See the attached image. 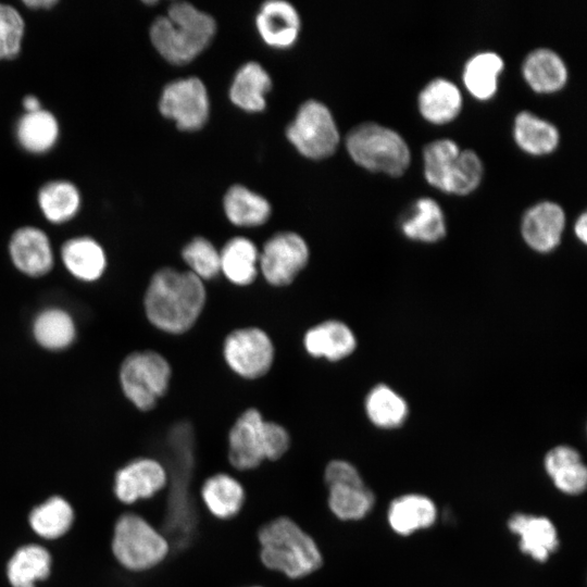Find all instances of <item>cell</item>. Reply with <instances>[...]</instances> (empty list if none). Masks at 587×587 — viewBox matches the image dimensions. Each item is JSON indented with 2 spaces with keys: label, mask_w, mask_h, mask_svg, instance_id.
<instances>
[{
  "label": "cell",
  "mask_w": 587,
  "mask_h": 587,
  "mask_svg": "<svg viewBox=\"0 0 587 587\" xmlns=\"http://www.w3.org/2000/svg\"><path fill=\"white\" fill-rule=\"evenodd\" d=\"M207 302L204 282L189 271L161 267L150 277L142 307L147 321L155 329L170 335L190 330Z\"/></svg>",
  "instance_id": "cell-1"
},
{
  "label": "cell",
  "mask_w": 587,
  "mask_h": 587,
  "mask_svg": "<svg viewBox=\"0 0 587 587\" xmlns=\"http://www.w3.org/2000/svg\"><path fill=\"white\" fill-rule=\"evenodd\" d=\"M257 544L261 564L289 580L308 578L324 563L317 540L288 515L265 521L257 530Z\"/></svg>",
  "instance_id": "cell-2"
},
{
  "label": "cell",
  "mask_w": 587,
  "mask_h": 587,
  "mask_svg": "<svg viewBox=\"0 0 587 587\" xmlns=\"http://www.w3.org/2000/svg\"><path fill=\"white\" fill-rule=\"evenodd\" d=\"M212 16L188 2H175L166 15L151 24L149 36L155 50L168 62L184 64L196 58L215 34Z\"/></svg>",
  "instance_id": "cell-3"
},
{
  "label": "cell",
  "mask_w": 587,
  "mask_h": 587,
  "mask_svg": "<svg viewBox=\"0 0 587 587\" xmlns=\"http://www.w3.org/2000/svg\"><path fill=\"white\" fill-rule=\"evenodd\" d=\"M111 552L118 565L133 573L150 571L171 552L168 539L142 515L121 514L112 529Z\"/></svg>",
  "instance_id": "cell-4"
},
{
  "label": "cell",
  "mask_w": 587,
  "mask_h": 587,
  "mask_svg": "<svg viewBox=\"0 0 587 587\" xmlns=\"http://www.w3.org/2000/svg\"><path fill=\"white\" fill-rule=\"evenodd\" d=\"M172 378L167 359L152 349L127 353L117 371L123 397L138 411L149 412L166 395Z\"/></svg>",
  "instance_id": "cell-5"
},
{
  "label": "cell",
  "mask_w": 587,
  "mask_h": 587,
  "mask_svg": "<svg viewBox=\"0 0 587 587\" xmlns=\"http://www.w3.org/2000/svg\"><path fill=\"white\" fill-rule=\"evenodd\" d=\"M346 146L354 162L370 171L399 176L410 163V151L403 138L375 123L351 129Z\"/></svg>",
  "instance_id": "cell-6"
},
{
  "label": "cell",
  "mask_w": 587,
  "mask_h": 587,
  "mask_svg": "<svg viewBox=\"0 0 587 587\" xmlns=\"http://www.w3.org/2000/svg\"><path fill=\"white\" fill-rule=\"evenodd\" d=\"M297 150L310 159L329 157L339 142V134L329 110L321 102H304L286 130Z\"/></svg>",
  "instance_id": "cell-7"
},
{
  "label": "cell",
  "mask_w": 587,
  "mask_h": 587,
  "mask_svg": "<svg viewBox=\"0 0 587 587\" xmlns=\"http://www.w3.org/2000/svg\"><path fill=\"white\" fill-rule=\"evenodd\" d=\"M227 366L245 379H258L271 370L275 347L270 335L257 326L232 330L223 342Z\"/></svg>",
  "instance_id": "cell-8"
},
{
  "label": "cell",
  "mask_w": 587,
  "mask_h": 587,
  "mask_svg": "<svg viewBox=\"0 0 587 587\" xmlns=\"http://www.w3.org/2000/svg\"><path fill=\"white\" fill-rule=\"evenodd\" d=\"M309 259V247L300 235L276 233L259 251V273L271 286L285 287L303 271Z\"/></svg>",
  "instance_id": "cell-9"
},
{
  "label": "cell",
  "mask_w": 587,
  "mask_h": 587,
  "mask_svg": "<svg viewBox=\"0 0 587 587\" xmlns=\"http://www.w3.org/2000/svg\"><path fill=\"white\" fill-rule=\"evenodd\" d=\"M7 251L13 268L30 279L48 276L57 261L49 235L35 225H23L14 229L9 237Z\"/></svg>",
  "instance_id": "cell-10"
},
{
  "label": "cell",
  "mask_w": 587,
  "mask_h": 587,
  "mask_svg": "<svg viewBox=\"0 0 587 587\" xmlns=\"http://www.w3.org/2000/svg\"><path fill=\"white\" fill-rule=\"evenodd\" d=\"M159 109L179 129H200L209 115L207 89L197 77L174 80L162 90Z\"/></svg>",
  "instance_id": "cell-11"
},
{
  "label": "cell",
  "mask_w": 587,
  "mask_h": 587,
  "mask_svg": "<svg viewBox=\"0 0 587 587\" xmlns=\"http://www.w3.org/2000/svg\"><path fill=\"white\" fill-rule=\"evenodd\" d=\"M165 466L152 457H137L121 467L113 477V494L123 504H134L152 498L168 484Z\"/></svg>",
  "instance_id": "cell-12"
},
{
  "label": "cell",
  "mask_w": 587,
  "mask_h": 587,
  "mask_svg": "<svg viewBox=\"0 0 587 587\" xmlns=\"http://www.w3.org/2000/svg\"><path fill=\"white\" fill-rule=\"evenodd\" d=\"M227 459L240 472L257 470L265 461V419L258 409H246L230 426Z\"/></svg>",
  "instance_id": "cell-13"
},
{
  "label": "cell",
  "mask_w": 587,
  "mask_h": 587,
  "mask_svg": "<svg viewBox=\"0 0 587 587\" xmlns=\"http://www.w3.org/2000/svg\"><path fill=\"white\" fill-rule=\"evenodd\" d=\"M59 261L64 271L76 282L99 283L109 267L108 253L100 241L88 235L64 240L59 249Z\"/></svg>",
  "instance_id": "cell-14"
},
{
  "label": "cell",
  "mask_w": 587,
  "mask_h": 587,
  "mask_svg": "<svg viewBox=\"0 0 587 587\" xmlns=\"http://www.w3.org/2000/svg\"><path fill=\"white\" fill-rule=\"evenodd\" d=\"M29 333L38 348L60 353L71 349L77 341L78 325L68 309L59 304H48L32 316Z\"/></svg>",
  "instance_id": "cell-15"
},
{
  "label": "cell",
  "mask_w": 587,
  "mask_h": 587,
  "mask_svg": "<svg viewBox=\"0 0 587 587\" xmlns=\"http://www.w3.org/2000/svg\"><path fill=\"white\" fill-rule=\"evenodd\" d=\"M199 497L209 514L217 521L228 522L243 510L247 490L232 474L217 472L202 482Z\"/></svg>",
  "instance_id": "cell-16"
},
{
  "label": "cell",
  "mask_w": 587,
  "mask_h": 587,
  "mask_svg": "<svg viewBox=\"0 0 587 587\" xmlns=\"http://www.w3.org/2000/svg\"><path fill=\"white\" fill-rule=\"evenodd\" d=\"M302 344L309 355L337 362L353 353L357 338L346 323L326 320L307 329Z\"/></svg>",
  "instance_id": "cell-17"
},
{
  "label": "cell",
  "mask_w": 587,
  "mask_h": 587,
  "mask_svg": "<svg viewBox=\"0 0 587 587\" xmlns=\"http://www.w3.org/2000/svg\"><path fill=\"white\" fill-rule=\"evenodd\" d=\"M565 225L563 209L550 201L530 208L522 221V236L535 251L549 252L560 242Z\"/></svg>",
  "instance_id": "cell-18"
},
{
  "label": "cell",
  "mask_w": 587,
  "mask_h": 587,
  "mask_svg": "<svg viewBox=\"0 0 587 587\" xmlns=\"http://www.w3.org/2000/svg\"><path fill=\"white\" fill-rule=\"evenodd\" d=\"M52 571V555L39 544L17 547L5 563V578L10 587H36L49 578Z\"/></svg>",
  "instance_id": "cell-19"
},
{
  "label": "cell",
  "mask_w": 587,
  "mask_h": 587,
  "mask_svg": "<svg viewBox=\"0 0 587 587\" xmlns=\"http://www.w3.org/2000/svg\"><path fill=\"white\" fill-rule=\"evenodd\" d=\"M257 28L262 39L274 48H288L297 39L300 18L296 9L286 1L263 3L257 15Z\"/></svg>",
  "instance_id": "cell-20"
},
{
  "label": "cell",
  "mask_w": 587,
  "mask_h": 587,
  "mask_svg": "<svg viewBox=\"0 0 587 587\" xmlns=\"http://www.w3.org/2000/svg\"><path fill=\"white\" fill-rule=\"evenodd\" d=\"M508 526L520 536L521 550L536 561L545 562L559 546L555 527L547 517L516 513Z\"/></svg>",
  "instance_id": "cell-21"
},
{
  "label": "cell",
  "mask_w": 587,
  "mask_h": 587,
  "mask_svg": "<svg viewBox=\"0 0 587 587\" xmlns=\"http://www.w3.org/2000/svg\"><path fill=\"white\" fill-rule=\"evenodd\" d=\"M37 203L48 223L63 225L77 216L82 208V195L71 180L52 179L39 188Z\"/></svg>",
  "instance_id": "cell-22"
},
{
  "label": "cell",
  "mask_w": 587,
  "mask_h": 587,
  "mask_svg": "<svg viewBox=\"0 0 587 587\" xmlns=\"http://www.w3.org/2000/svg\"><path fill=\"white\" fill-rule=\"evenodd\" d=\"M14 134L24 151L40 155L55 147L60 137V125L55 115L42 108L21 115L15 124Z\"/></svg>",
  "instance_id": "cell-23"
},
{
  "label": "cell",
  "mask_w": 587,
  "mask_h": 587,
  "mask_svg": "<svg viewBox=\"0 0 587 587\" xmlns=\"http://www.w3.org/2000/svg\"><path fill=\"white\" fill-rule=\"evenodd\" d=\"M30 530L45 540H57L66 535L75 522L71 502L61 495H52L32 508L27 517Z\"/></svg>",
  "instance_id": "cell-24"
},
{
  "label": "cell",
  "mask_w": 587,
  "mask_h": 587,
  "mask_svg": "<svg viewBox=\"0 0 587 587\" xmlns=\"http://www.w3.org/2000/svg\"><path fill=\"white\" fill-rule=\"evenodd\" d=\"M221 273L233 285L245 287L259 274V250L246 237L229 239L220 251Z\"/></svg>",
  "instance_id": "cell-25"
},
{
  "label": "cell",
  "mask_w": 587,
  "mask_h": 587,
  "mask_svg": "<svg viewBox=\"0 0 587 587\" xmlns=\"http://www.w3.org/2000/svg\"><path fill=\"white\" fill-rule=\"evenodd\" d=\"M545 469L557 488L569 495H577L587 485V469L577 450L570 446H557L545 457Z\"/></svg>",
  "instance_id": "cell-26"
},
{
  "label": "cell",
  "mask_w": 587,
  "mask_h": 587,
  "mask_svg": "<svg viewBox=\"0 0 587 587\" xmlns=\"http://www.w3.org/2000/svg\"><path fill=\"white\" fill-rule=\"evenodd\" d=\"M271 86L266 71L257 62H248L235 75L229 97L233 103L245 111H262L265 107L264 96Z\"/></svg>",
  "instance_id": "cell-27"
},
{
  "label": "cell",
  "mask_w": 587,
  "mask_h": 587,
  "mask_svg": "<svg viewBox=\"0 0 587 587\" xmlns=\"http://www.w3.org/2000/svg\"><path fill=\"white\" fill-rule=\"evenodd\" d=\"M436 520L434 502L422 495H405L395 499L388 511L391 528L400 535L433 525Z\"/></svg>",
  "instance_id": "cell-28"
},
{
  "label": "cell",
  "mask_w": 587,
  "mask_h": 587,
  "mask_svg": "<svg viewBox=\"0 0 587 587\" xmlns=\"http://www.w3.org/2000/svg\"><path fill=\"white\" fill-rule=\"evenodd\" d=\"M461 104L460 90L454 84L444 78L432 80L419 97L421 114L435 124L452 121L460 112Z\"/></svg>",
  "instance_id": "cell-29"
},
{
  "label": "cell",
  "mask_w": 587,
  "mask_h": 587,
  "mask_svg": "<svg viewBox=\"0 0 587 587\" xmlns=\"http://www.w3.org/2000/svg\"><path fill=\"white\" fill-rule=\"evenodd\" d=\"M523 74L538 92H552L563 87L567 73L562 59L552 50L537 49L524 61Z\"/></svg>",
  "instance_id": "cell-30"
},
{
  "label": "cell",
  "mask_w": 587,
  "mask_h": 587,
  "mask_svg": "<svg viewBox=\"0 0 587 587\" xmlns=\"http://www.w3.org/2000/svg\"><path fill=\"white\" fill-rule=\"evenodd\" d=\"M224 210L229 222L240 227L260 226L271 214L267 200L241 185L228 189L224 197Z\"/></svg>",
  "instance_id": "cell-31"
},
{
  "label": "cell",
  "mask_w": 587,
  "mask_h": 587,
  "mask_svg": "<svg viewBox=\"0 0 587 587\" xmlns=\"http://www.w3.org/2000/svg\"><path fill=\"white\" fill-rule=\"evenodd\" d=\"M401 229L412 240L438 241L446 235V223L439 204L430 198L419 199L402 220Z\"/></svg>",
  "instance_id": "cell-32"
},
{
  "label": "cell",
  "mask_w": 587,
  "mask_h": 587,
  "mask_svg": "<svg viewBox=\"0 0 587 587\" xmlns=\"http://www.w3.org/2000/svg\"><path fill=\"white\" fill-rule=\"evenodd\" d=\"M365 413L371 423L379 428H396L407 420V401L385 384L374 386L364 401Z\"/></svg>",
  "instance_id": "cell-33"
},
{
  "label": "cell",
  "mask_w": 587,
  "mask_h": 587,
  "mask_svg": "<svg viewBox=\"0 0 587 587\" xmlns=\"http://www.w3.org/2000/svg\"><path fill=\"white\" fill-rule=\"evenodd\" d=\"M375 497L364 485H338L327 488L326 503L334 516L340 521H359L374 505Z\"/></svg>",
  "instance_id": "cell-34"
},
{
  "label": "cell",
  "mask_w": 587,
  "mask_h": 587,
  "mask_svg": "<svg viewBox=\"0 0 587 587\" xmlns=\"http://www.w3.org/2000/svg\"><path fill=\"white\" fill-rule=\"evenodd\" d=\"M516 143L530 154H546L555 149L559 142L558 129L530 112L517 114L514 122Z\"/></svg>",
  "instance_id": "cell-35"
},
{
  "label": "cell",
  "mask_w": 587,
  "mask_h": 587,
  "mask_svg": "<svg viewBox=\"0 0 587 587\" xmlns=\"http://www.w3.org/2000/svg\"><path fill=\"white\" fill-rule=\"evenodd\" d=\"M502 67L503 61L497 53H478L470 59L464 67V84L474 97L488 99L496 92L497 77Z\"/></svg>",
  "instance_id": "cell-36"
},
{
  "label": "cell",
  "mask_w": 587,
  "mask_h": 587,
  "mask_svg": "<svg viewBox=\"0 0 587 587\" xmlns=\"http://www.w3.org/2000/svg\"><path fill=\"white\" fill-rule=\"evenodd\" d=\"M458 145L450 139H439L424 149V172L427 182L446 192L447 183L460 153Z\"/></svg>",
  "instance_id": "cell-37"
},
{
  "label": "cell",
  "mask_w": 587,
  "mask_h": 587,
  "mask_svg": "<svg viewBox=\"0 0 587 587\" xmlns=\"http://www.w3.org/2000/svg\"><path fill=\"white\" fill-rule=\"evenodd\" d=\"M182 258L190 273L202 282L214 279L221 273L220 251L204 237H195L185 245Z\"/></svg>",
  "instance_id": "cell-38"
},
{
  "label": "cell",
  "mask_w": 587,
  "mask_h": 587,
  "mask_svg": "<svg viewBox=\"0 0 587 587\" xmlns=\"http://www.w3.org/2000/svg\"><path fill=\"white\" fill-rule=\"evenodd\" d=\"M25 21L13 5L0 2V61L16 59L23 46Z\"/></svg>",
  "instance_id": "cell-39"
},
{
  "label": "cell",
  "mask_w": 587,
  "mask_h": 587,
  "mask_svg": "<svg viewBox=\"0 0 587 587\" xmlns=\"http://www.w3.org/2000/svg\"><path fill=\"white\" fill-rule=\"evenodd\" d=\"M483 164L472 150L460 151L449 176L446 192L467 195L480 183Z\"/></svg>",
  "instance_id": "cell-40"
},
{
  "label": "cell",
  "mask_w": 587,
  "mask_h": 587,
  "mask_svg": "<svg viewBox=\"0 0 587 587\" xmlns=\"http://www.w3.org/2000/svg\"><path fill=\"white\" fill-rule=\"evenodd\" d=\"M323 482L326 488L338 485H364L358 469L342 459L330 460L323 471Z\"/></svg>",
  "instance_id": "cell-41"
},
{
  "label": "cell",
  "mask_w": 587,
  "mask_h": 587,
  "mask_svg": "<svg viewBox=\"0 0 587 587\" xmlns=\"http://www.w3.org/2000/svg\"><path fill=\"white\" fill-rule=\"evenodd\" d=\"M291 436L287 428L275 422L265 420V461H278L290 449Z\"/></svg>",
  "instance_id": "cell-42"
},
{
  "label": "cell",
  "mask_w": 587,
  "mask_h": 587,
  "mask_svg": "<svg viewBox=\"0 0 587 587\" xmlns=\"http://www.w3.org/2000/svg\"><path fill=\"white\" fill-rule=\"evenodd\" d=\"M24 113H32L42 109L41 101L35 95H26L22 100Z\"/></svg>",
  "instance_id": "cell-43"
},
{
  "label": "cell",
  "mask_w": 587,
  "mask_h": 587,
  "mask_svg": "<svg viewBox=\"0 0 587 587\" xmlns=\"http://www.w3.org/2000/svg\"><path fill=\"white\" fill-rule=\"evenodd\" d=\"M23 4L30 10H51L58 4L54 0H27L23 1Z\"/></svg>",
  "instance_id": "cell-44"
},
{
  "label": "cell",
  "mask_w": 587,
  "mask_h": 587,
  "mask_svg": "<svg viewBox=\"0 0 587 587\" xmlns=\"http://www.w3.org/2000/svg\"><path fill=\"white\" fill-rule=\"evenodd\" d=\"M575 235L580 239L584 243L587 241V215L586 213H583L578 220L575 223L574 226Z\"/></svg>",
  "instance_id": "cell-45"
},
{
  "label": "cell",
  "mask_w": 587,
  "mask_h": 587,
  "mask_svg": "<svg viewBox=\"0 0 587 587\" xmlns=\"http://www.w3.org/2000/svg\"><path fill=\"white\" fill-rule=\"evenodd\" d=\"M241 587H264V586H262V585H249V586H248V585H247V586H241Z\"/></svg>",
  "instance_id": "cell-46"
}]
</instances>
